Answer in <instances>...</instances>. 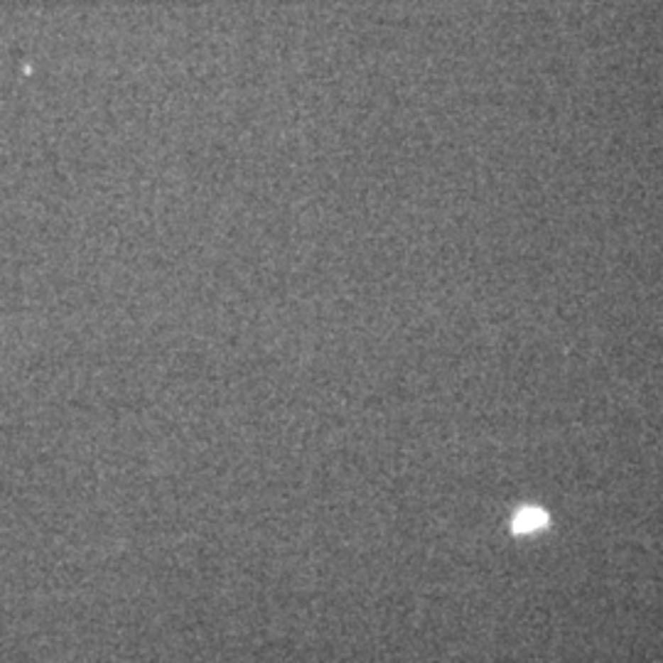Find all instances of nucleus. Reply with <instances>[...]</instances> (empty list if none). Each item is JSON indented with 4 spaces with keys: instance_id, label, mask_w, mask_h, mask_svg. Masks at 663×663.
Returning a JSON list of instances; mask_svg holds the SVG:
<instances>
[{
    "instance_id": "nucleus-1",
    "label": "nucleus",
    "mask_w": 663,
    "mask_h": 663,
    "mask_svg": "<svg viewBox=\"0 0 663 663\" xmlns=\"http://www.w3.org/2000/svg\"><path fill=\"white\" fill-rule=\"evenodd\" d=\"M545 521H548V518H545V513L541 509L528 506V509H523L513 518V528H516L518 533H531V531H536V528L545 526Z\"/></svg>"
}]
</instances>
